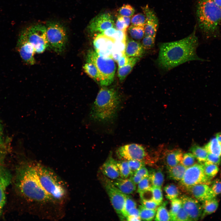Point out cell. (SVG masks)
<instances>
[{
	"label": "cell",
	"instance_id": "6da1fadb",
	"mask_svg": "<svg viewBox=\"0 0 221 221\" xmlns=\"http://www.w3.org/2000/svg\"><path fill=\"white\" fill-rule=\"evenodd\" d=\"M17 182L20 195L32 208V214L48 219L62 217L63 207L56 204L41 186L30 162L19 170Z\"/></svg>",
	"mask_w": 221,
	"mask_h": 221
},
{
	"label": "cell",
	"instance_id": "7bdbcfd3",
	"mask_svg": "<svg viewBox=\"0 0 221 221\" xmlns=\"http://www.w3.org/2000/svg\"><path fill=\"white\" fill-rule=\"evenodd\" d=\"M149 176L142 179L138 184L137 192L138 193L148 189L153 186Z\"/></svg>",
	"mask_w": 221,
	"mask_h": 221
},
{
	"label": "cell",
	"instance_id": "8d00e7d4",
	"mask_svg": "<svg viewBox=\"0 0 221 221\" xmlns=\"http://www.w3.org/2000/svg\"><path fill=\"white\" fill-rule=\"evenodd\" d=\"M136 206L137 204L135 201L129 196L126 195L122 210V215L124 218L126 219L129 211L132 208L136 207Z\"/></svg>",
	"mask_w": 221,
	"mask_h": 221
},
{
	"label": "cell",
	"instance_id": "ac0fdd59",
	"mask_svg": "<svg viewBox=\"0 0 221 221\" xmlns=\"http://www.w3.org/2000/svg\"><path fill=\"white\" fill-rule=\"evenodd\" d=\"M183 154L182 150L178 148L167 149L164 151L162 158L167 169L172 168L180 163Z\"/></svg>",
	"mask_w": 221,
	"mask_h": 221
},
{
	"label": "cell",
	"instance_id": "9c48e42d",
	"mask_svg": "<svg viewBox=\"0 0 221 221\" xmlns=\"http://www.w3.org/2000/svg\"><path fill=\"white\" fill-rule=\"evenodd\" d=\"M20 35L32 45L37 53H42L49 47L45 25L39 24L30 26Z\"/></svg>",
	"mask_w": 221,
	"mask_h": 221
},
{
	"label": "cell",
	"instance_id": "74e56055",
	"mask_svg": "<svg viewBox=\"0 0 221 221\" xmlns=\"http://www.w3.org/2000/svg\"><path fill=\"white\" fill-rule=\"evenodd\" d=\"M196 158L191 153H187L183 154L180 163L187 168L196 163Z\"/></svg>",
	"mask_w": 221,
	"mask_h": 221
},
{
	"label": "cell",
	"instance_id": "ee69618b",
	"mask_svg": "<svg viewBox=\"0 0 221 221\" xmlns=\"http://www.w3.org/2000/svg\"><path fill=\"white\" fill-rule=\"evenodd\" d=\"M155 37L151 36H144L142 41V45L145 49L152 48L155 44Z\"/></svg>",
	"mask_w": 221,
	"mask_h": 221
},
{
	"label": "cell",
	"instance_id": "ab89813d",
	"mask_svg": "<svg viewBox=\"0 0 221 221\" xmlns=\"http://www.w3.org/2000/svg\"><path fill=\"white\" fill-rule=\"evenodd\" d=\"M153 194V200L159 205L162 203L163 196L161 187L153 186L151 187Z\"/></svg>",
	"mask_w": 221,
	"mask_h": 221
},
{
	"label": "cell",
	"instance_id": "60d3db41",
	"mask_svg": "<svg viewBox=\"0 0 221 221\" xmlns=\"http://www.w3.org/2000/svg\"><path fill=\"white\" fill-rule=\"evenodd\" d=\"M130 170L131 176L141 168L145 166V164L143 161L136 160H130L127 161Z\"/></svg>",
	"mask_w": 221,
	"mask_h": 221
},
{
	"label": "cell",
	"instance_id": "e0dca14e",
	"mask_svg": "<svg viewBox=\"0 0 221 221\" xmlns=\"http://www.w3.org/2000/svg\"><path fill=\"white\" fill-rule=\"evenodd\" d=\"M17 49L20 56L26 63L31 65L35 64L34 57L35 49L28 41L23 36L20 35L17 43Z\"/></svg>",
	"mask_w": 221,
	"mask_h": 221
},
{
	"label": "cell",
	"instance_id": "52a82bcc",
	"mask_svg": "<svg viewBox=\"0 0 221 221\" xmlns=\"http://www.w3.org/2000/svg\"><path fill=\"white\" fill-rule=\"evenodd\" d=\"M116 153L121 160H136L143 162L145 165H152L156 160L142 145L136 143L128 144L118 148Z\"/></svg>",
	"mask_w": 221,
	"mask_h": 221
},
{
	"label": "cell",
	"instance_id": "4316f807",
	"mask_svg": "<svg viewBox=\"0 0 221 221\" xmlns=\"http://www.w3.org/2000/svg\"><path fill=\"white\" fill-rule=\"evenodd\" d=\"M218 205V202L215 198L203 203V212L200 218L203 219L206 216L214 213L217 209Z\"/></svg>",
	"mask_w": 221,
	"mask_h": 221
},
{
	"label": "cell",
	"instance_id": "d4e9b609",
	"mask_svg": "<svg viewBox=\"0 0 221 221\" xmlns=\"http://www.w3.org/2000/svg\"><path fill=\"white\" fill-rule=\"evenodd\" d=\"M189 150L198 163L203 164L206 161L208 153L204 147L194 144L191 147Z\"/></svg>",
	"mask_w": 221,
	"mask_h": 221
},
{
	"label": "cell",
	"instance_id": "11a10c76",
	"mask_svg": "<svg viewBox=\"0 0 221 221\" xmlns=\"http://www.w3.org/2000/svg\"><path fill=\"white\" fill-rule=\"evenodd\" d=\"M129 57L124 53L119 58L118 61V67H121L126 65L128 62Z\"/></svg>",
	"mask_w": 221,
	"mask_h": 221
},
{
	"label": "cell",
	"instance_id": "e575fe53",
	"mask_svg": "<svg viewBox=\"0 0 221 221\" xmlns=\"http://www.w3.org/2000/svg\"><path fill=\"white\" fill-rule=\"evenodd\" d=\"M129 32L134 39H141L144 36V27L131 25L129 28Z\"/></svg>",
	"mask_w": 221,
	"mask_h": 221
},
{
	"label": "cell",
	"instance_id": "484cf974",
	"mask_svg": "<svg viewBox=\"0 0 221 221\" xmlns=\"http://www.w3.org/2000/svg\"><path fill=\"white\" fill-rule=\"evenodd\" d=\"M149 176L153 186L161 187L164 182V176L161 169H150L149 172Z\"/></svg>",
	"mask_w": 221,
	"mask_h": 221
},
{
	"label": "cell",
	"instance_id": "9f6ffc18",
	"mask_svg": "<svg viewBox=\"0 0 221 221\" xmlns=\"http://www.w3.org/2000/svg\"><path fill=\"white\" fill-rule=\"evenodd\" d=\"M117 30L116 29L112 27L110 28L105 30L101 34L107 37L113 38Z\"/></svg>",
	"mask_w": 221,
	"mask_h": 221
},
{
	"label": "cell",
	"instance_id": "8992f818",
	"mask_svg": "<svg viewBox=\"0 0 221 221\" xmlns=\"http://www.w3.org/2000/svg\"><path fill=\"white\" fill-rule=\"evenodd\" d=\"M87 61L92 62L96 67L101 85L107 86L112 83L116 70L115 64L112 58L102 57L95 51L91 50L87 54Z\"/></svg>",
	"mask_w": 221,
	"mask_h": 221
},
{
	"label": "cell",
	"instance_id": "83f0119b",
	"mask_svg": "<svg viewBox=\"0 0 221 221\" xmlns=\"http://www.w3.org/2000/svg\"><path fill=\"white\" fill-rule=\"evenodd\" d=\"M204 147L208 153L221 156V143L216 138L210 140Z\"/></svg>",
	"mask_w": 221,
	"mask_h": 221
},
{
	"label": "cell",
	"instance_id": "cb8c5ba5",
	"mask_svg": "<svg viewBox=\"0 0 221 221\" xmlns=\"http://www.w3.org/2000/svg\"><path fill=\"white\" fill-rule=\"evenodd\" d=\"M186 168L179 163L171 168L167 169L168 178L171 180L180 181L182 178Z\"/></svg>",
	"mask_w": 221,
	"mask_h": 221
},
{
	"label": "cell",
	"instance_id": "7a4b0ae2",
	"mask_svg": "<svg viewBox=\"0 0 221 221\" xmlns=\"http://www.w3.org/2000/svg\"><path fill=\"white\" fill-rule=\"evenodd\" d=\"M196 27L188 36L179 40L160 43L156 62L158 66L169 71L187 62L204 61L196 53L198 40L196 35Z\"/></svg>",
	"mask_w": 221,
	"mask_h": 221
},
{
	"label": "cell",
	"instance_id": "f546056e",
	"mask_svg": "<svg viewBox=\"0 0 221 221\" xmlns=\"http://www.w3.org/2000/svg\"><path fill=\"white\" fill-rule=\"evenodd\" d=\"M164 189L166 197L170 200L177 198L180 194L179 188L173 183L167 184Z\"/></svg>",
	"mask_w": 221,
	"mask_h": 221
},
{
	"label": "cell",
	"instance_id": "f5cc1de1",
	"mask_svg": "<svg viewBox=\"0 0 221 221\" xmlns=\"http://www.w3.org/2000/svg\"><path fill=\"white\" fill-rule=\"evenodd\" d=\"M206 161L217 165L220 163L221 158L220 157L208 153Z\"/></svg>",
	"mask_w": 221,
	"mask_h": 221
},
{
	"label": "cell",
	"instance_id": "1f68e13d",
	"mask_svg": "<svg viewBox=\"0 0 221 221\" xmlns=\"http://www.w3.org/2000/svg\"><path fill=\"white\" fill-rule=\"evenodd\" d=\"M202 165L205 175L210 180L215 177L219 172V168L216 165L205 161Z\"/></svg>",
	"mask_w": 221,
	"mask_h": 221
},
{
	"label": "cell",
	"instance_id": "4dcf8cb0",
	"mask_svg": "<svg viewBox=\"0 0 221 221\" xmlns=\"http://www.w3.org/2000/svg\"><path fill=\"white\" fill-rule=\"evenodd\" d=\"M83 69L85 73L91 78L99 83V74L95 65L92 62L87 61L84 65Z\"/></svg>",
	"mask_w": 221,
	"mask_h": 221
},
{
	"label": "cell",
	"instance_id": "7402d4cb",
	"mask_svg": "<svg viewBox=\"0 0 221 221\" xmlns=\"http://www.w3.org/2000/svg\"><path fill=\"white\" fill-rule=\"evenodd\" d=\"M144 52L145 49L139 42L133 40H129L126 42L125 53L128 57H141Z\"/></svg>",
	"mask_w": 221,
	"mask_h": 221
},
{
	"label": "cell",
	"instance_id": "30bf717a",
	"mask_svg": "<svg viewBox=\"0 0 221 221\" xmlns=\"http://www.w3.org/2000/svg\"><path fill=\"white\" fill-rule=\"evenodd\" d=\"M211 182L204 174L202 164L199 163L186 168L179 184L182 190L200 184L209 185Z\"/></svg>",
	"mask_w": 221,
	"mask_h": 221
},
{
	"label": "cell",
	"instance_id": "f907efd6",
	"mask_svg": "<svg viewBox=\"0 0 221 221\" xmlns=\"http://www.w3.org/2000/svg\"><path fill=\"white\" fill-rule=\"evenodd\" d=\"M126 31L117 30L113 38L115 41H125L126 40Z\"/></svg>",
	"mask_w": 221,
	"mask_h": 221
},
{
	"label": "cell",
	"instance_id": "d6986e66",
	"mask_svg": "<svg viewBox=\"0 0 221 221\" xmlns=\"http://www.w3.org/2000/svg\"><path fill=\"white\" fill-rule=\"evenodd\" d=\"M11 178L9 172L3 166L0 165V214L5 203V191L10 184Z\"/></svg>",
	"mask_w": 221,
	"mask_h": 221
},
{
	"label": "cell",
	"instance_id": "680465c9",
	"mask_svg": "<svg viewBox=\"0 0 221 221\" xmlns=\"http://www.w3.org/2000/svg\"><path fill=\"white\" fill-rule=\"evenodd\" d=\"M129 215L139 216V212L138 209H137L136 207L131 209L128 212L127 216Z\"/></svg>",
	"mask_w": 221,
	"mask_h": 221
},
{
	"label": "cell",
	"instance_id": "b9f144b4",
	"mask_svg": "<svg viewBox=\"0 0 221 221\" xmlns=\"http://www.w3.org/2000/svg\"><path fill=\"white\" fill-rule=\"evenodd\" d=\"M135 11L134 8L128 4L123 5L118 10L120 16L130 17L133 15Z\"/></svg>",
	"mask_w": 221,
	"mask_h": 221
},
{
	"label": "cell",
	"instance_id": "7dc6e473",
	"mask_svg": "<svg viewBox=\"0 0 221 221\" xmlns=\"http://www.w3.org/2000/svg\"><path fill=\"white\" fill-rule=\"evenodd\" d=\"M210 187L216 195L221 194V180L216 179L211 182Z\"/></svg>",
	"mask_w": 221,
	"mask_h": 221
},
{
	"label": "cell",
	"instance_id": "d590c367",
	"mask_svg": "<svg viewBox=\"0 0 221 221\" xmlns=\"http://www.w3.org/2000/svg\"><path fill=\"white\" fill-rule=\"evenodd\" d=\"M182 206V202L180 198H177L171 200L170 209L169 212L170 221H172Z\"/></svg>",
	"mask_w": 221,
	"mask_h": 221
},
{
	"label": "cell",
	"instance_id": "681fc988",
	"mask_svg": "<svg viewBox=\"0 0 221 221\" xmlns=\"http://www.w3.org/2000/svg\"><path fill=\"white\" fill-rule=\"evenodd\" d=\"M141 201L142 205L145 207L149 209L156 210L158 206H159L153 200H141Z\"/></svg>",
	"mask_w": 221,
	"mask_h": 221
},
{
	"label": "cell",
	"instance_id": "f35d334b",
	"mask_svg": "<svg viewBox=\"0 0 221 221\" xmlns=\"http://www.w3.org/2000/svg\"><path fill=\"white\" fill-rule=\"evenodd\" d=\"M145 21V14L140 13L133 16L131 19V22L132 25L144 27Z\"/></svg>",
	"mask_w": 221,
	"mask_h": 221
},
{
	"label": "cell",
	"instance_id": "277c9868",
	"mask_svg": "<svg viewBox=\"0 0 221 221\" xmlns=\"http://www.w3.org/2000/svg\"><path fill=\"white\" fill-rule=\"evenodd\" d=\"M120 104V97L114 89L103 87L99 91L92 106L90 118L97 122L110 121L116 116Z\"/></svg>",
	"mask_w": 221,
	"mask_h": 221
},
{
	"label": "cell",
	"instance_id": "5bb4252c",
	"mask_svg": "<svg viewBox=\"0 0 221 221\" xmlns=\"http://www.w3.org/2000/svg\"><path fill=\"white\" fill-rule=\"evenodd\" d=\"M115 40L102 34L97 35L93 41L95 51L99 55L104 57H112Z\"/></svg>",
	"mask_w": 221,
	"mask_h": 221
},
{
	"label": "cell",
	"instance_id": "603a6c76",
	"mask_svg": "<svg viewBox=\"0 0 221 221\" xmlns=\"http://www.w3.org/2000/svg\"><path fill=\"white\" fill-rule=\"evenodd\" d=\"M139 59L140 57H129L128 62L126 65L121 67H118V75L120 81H122L125 79L132 71Z\"/></svg>",
	"mask_w": 221,
	"mask_h": 221
},
{
	"label": "cell",
	"instance_id": "f1b7e54d",
	"mask_svg": "<svg viewBox=\"0 0 221 221\" xmlns=\"http://www.w3.org/2000/svg\"><path fill=\"white\" fill-rule=\"evenodd\" d=\"M167 202L165 201L157 207L154 218V220L157 221H170L169 212L167 209L166 206Z\"/></svg>",
	"mask_w": 221,
	"mask_h": 221
},
{
	"label": "cell",
	"instance_id": "9a60e30c",
	"mask_svg": "<svg viewBox=\"0 0 221 221\" xmlns=\"http://www.w3.org/2000/svg\"><path fill=\"white\" fill-rule=\"evenodd\" d=\"M114 22L111 15L109 13L99 15L90 21L88 28L92 33H102L107 29L114 26Z\"/></svg>",
	"mask_w": 221,
	"mask_h": 221
},
{
	"label": "cell",
	"instance_id": "44dd1931",
	"mask_svg": "<svg viewBox=\"0 0 221 221\" xmlns=\"http://www.w3.org/2000/svg\"><path fill=\"white\" fill-rule=\"evenodd\" d=\"M111 181L120 191L126 195L133 193L136 189V184L130 178L119 177Z\"/></svg>",
	"mask_w": 221,
	"mask_h": 221
},
{
	"label": "cell",
	"instance_id": "ffe728a7",
	"mask_svg": "<svg viewBox=\"0 0 221 221\" xmlns=\"http://www.w3.org/2000/svg\"><path fill=\"white\" fill-rule=\"evenodd\" d=\"M101 170L105 176L113 180L119 178L120 176L116 161L110 155L101 166Z\"/></svg>",
	"mask_w": 221,
	"mask_h": 221
},
{
	"label": "cell",
	"instance_id": "6f0895ef",
	"mask_svg": "<svg viewBox=\"0 0 221 221\" xmlns=\"http://www.w3.org/2000/svg\"><path fill=\"white\" fill-rule=\"evenodd\" d=\"M125 53L113 50L112 53V58L114 61L117 62L119 58Z\"/></svg>",
	"mask_w": 221,
	"mask_h": 221
},
{
	"label": "cell",
	"instance_id": "4fadbf2b",
	"mask_svg": "<svg viewBox=\"0 0 221 221\" xmlns=\"http://www.w3.org/2000/svg\"><path fill=\"white\" fill-rule=\"evenodd\" d=\"M180 199L182 207L188 214L190 221H197L201 218L203 209L198 201L185 195L181 196Z\"/></svg>",
	"mask_w": 221,
	"mask_h": 221
},
{
	"label": "cell",
	"instance_id": "be15d7a7",
	"mask_svg": "<svg viewBox=\"0 0 221 221\" xmlns=\"http://www.w3.org/2000/svg\"><path fill=\"white\" fill-rule=\"evenodd\" d=\"M218 6L221 8V0H213Z\"/></svg>",
	"mask_w": 221,
	"mask_h": 221
},
{
	"label": "cell",
	"instance_id": "94428289",
	"mask_svg": "<svg viewBox=\"0 0 221 221\" xmlns=\"http://www.w3.org/2000/svg\"><path fill=\"white\" fill-rule=\"evenodd\" d=\"M123 17L127 26L128 27L130 23L131 19L130 17L123 16Z\"/></svg>",
	"mask_w": 221,
	"mask_h": 221
},
{
	"label": "cell",
	"instance_id": "c3c4849f",
	"mask_svg": "<svg viewBox=\"0 0 221 221\" xmlns=\"http://www.w3.org/2000/svg\"><path fill=\"white\" fill-rule=\"evenodd\" d=\"M115 27L117 30L126 31L128 27L125 23L122 16L119 15L115 23Z\"/></svg>",
	"mask_w": 221,
	"mask_h": 221
},
{
	"label": "cell",
	"instance_id": "6125c7cd",
	"mask_svg": "<svg viewBox=\"0 0 221 221\" xmlns=\"http://www.w3.org/2000/svg\"><path fill=\"white\" fill-rule=\"evenodd\" d=\"M2 125L0 123V145H2L3 144L2 139Z\"/></svg>",
	"mask_w": 221,
	"mask_h": 221
},
{
	"label": "cell",
	"instance_id": "5b68a950",
	"mask_svg": "<svg viewBox=\"0 0 221 221\" xmlns=\"http://www.w3.org/2000/svg\"><path fill=\"white\" fill-rule=\"evenodd\" d=\"M196 16L199 27L207 37H216L221 21V8L213 0H198Z\"/></svg>",
	"mask_w": 221,
	"mask_h": 221
},
{
	"label": "cell",
	"instance_id": "816d5d0a",
	"mask_svg": "<svg viewBox=\"0 0 221 221\" xmlns=\"http://www.w3.org/2000/svg\"><path fill=\"white\" fill-rule=\"evenodd\" d=\"M126 45V41H115L113 47V50L125 53Z\"/></svg>",
	"mask_w": 221,
	"mask_h": 221
},
{
	"label": "cell",
	"instance_id": "7c38bea8",
	"mask_svg": "<svg viewBox=\"0 0 221 221\" xmlns=\"http://www.w3.org/2000/svg\"><path fill=\"white\" fill-rule=\"evenodd\" d=\"M199 201L204 202L215 198L216 195L208 185L200 184L182 189Z\"/></svg>",
	"mask_w": 221,
	"mask_h": 221
},
{
	"label": "cell",
	"instance_id": "f6af8a7d",
	"mask_svg": "<svg viewBox=\"0 0 221 221\" xmlns=\"http://www.w3.org/2000/svg\"><path fill=\"white\" fill-rule=\"evenodd\" d=\"M172 221H190L188 214L182 206Z\"/></svg>",
	"mask_w": 221,
	"mask_h": 221
},
{
	"label": "cell",
	"instance_id": "bcb514c9",
	"mask_svg": "<svg viewBox=\"0 0 221 221\" xmlns=\"http://www.w3.org/2000/svg\"><path fill=\"white\" fill-rule=\"evenodd\" d=\"M141 200H153V194L151 187L139 193Z\"/></svg>",
	"mask_w": 221,
	"mask_h": 221
},
{
	"label": "cell",
	"instance_id": "ba28073f",
	"mask_svg": "<svg viewBox=\"0 0 221 221\" xmlns=\"http://www.w3.org/2000/svg\"><path fill=\"white\" fill-rule=\"evenodd\" d=\"M45 26L49 47L57 52H61L68 40L65 28L61 24L53 21L47 22Z\"/></svg>",
	"mask_w": 221,
	"mask_h": 221
},
{
	"label": "cell",
	"instance_id": "8fae6325",
	"mask_svg": "<svg viewBox=\"0 0 221 221\" xmlns=\"http://www.w3.org/2000/svg\"><path fill=\"white\" fill-rule=\"evenodd\" d=\"M104 186L108 195L111 203L121 219H125L122 215V210L126 199V194L120 191L111 180L105 178Z\"/></svg>",
	"mask_w": 221,
	"mask_h": 221
},
{
	"label": "cell",
	"instance_id": "e7e4bbea",
	"mask_svg": "<svg viewBox=\"0 0 221 221\" xmlns=\"http://www.w3.org/2000/svg\"><path fill=\"white\" fill-rule=\"evenodd\" d=\"M216 138L221 143V132L216 134Z\"/></svg>",
	"mask_w": 221,
	"mask_h": 221
},
{
	"label": "cell",
	"instance_id": "d6a6232c",
	"mask_svg": "<svg viewBox=\"0 0 221 221\" xmlns=\"http://www.w3.org/2000/svg\"><path fill=\"white\" fill-rule=\"evenodd\" d=\"M139 216L142 220L152 221L154 218L156 210L146 208L142 205L139 206Z\"/></svg>",
	"mask_w": 221,
	"mask_h": 221
},
{
	"label": "cell",
	"instance_id": "2e32d148",
	"mask_svg": "<svg viewBox=\"0 0 221 221\" xmlns=\"http://www.w3.org/2000/svg\"><path fill=\"white\" fill-rule=\"evenodd\" d=\"M146 21L144 26V36L156 37L158 27V20L154 11L148 5L142 7Z\"/></svg>",
	"mask_w": 221,
	"mask_h": 221
},
{
	"label": "cell",
	"instance_id": "db71d44e",
	"mask_svg": "<svg viewBox=\"0 0 221 221\" xmlns=\"http://www.w3.org/2000/svg\"><path fill=\"white\" fill-rule=\"evenodd\" d=\"M134 175L143 179L149 176V171L145 167L143 166L137 171Z\"/></svg>",
	"mask_w": 221,
	"mask_h": 221
},
{
	"label": "cell",
	"instance_id": "3957f363",
	"mask_svg": "<svg viewBox=\"0 0 221 221\" xmlns=\"http://www.w3.org/2000/svg\"><path fill=\"white\" fill-rule=\"evenodd\" d=\"M30 163L43 189L56 204L64 207L68 198L66 184L49 168L37 162L32 161Z\"/></svg>",
	"mask_w": 221,
	"mask_h": 221
},
{
	"label": "cell",
	"instance_id": "836d02e7",
	"mask_svg": "<svg viewBox=\"0 0 221 221\" xmlns=\"http://www.w3.org/2000/svg\"><path fill=\"white\" fill-rule=\"evenodd\" d=\"M116 164L121 178H126L130 176L131 172L127 161L121 160L116 161Z\"/></svg>",
	"mask_w": 221,
	"mask_h": 221
},
{
	"label": "cell",
	"instance_id": "91938a15",
	"mask_svg": "<svg viewBox=\"0 0 221 221\" xmlns=\"http://www.w3.org/2000/svg\"><path fill=\"white\" fill-rule=\"evenodd\" d=\"M127 220L129 221H141V219L140 216L134 215H129L126 218Z\"/></svg>",
	"mask_w": 221,
	"mask_h": 221
}]
</instances>
